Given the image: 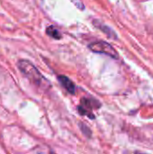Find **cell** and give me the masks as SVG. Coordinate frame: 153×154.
Masks as SVG:
<instances>
[{"label":"cell","mask_w":153,"mask_h":154,"mask_svg":"<svg viewBox=\"0 0 153 154\" xmlns=\"http://www.w3.org/2000/svg\"><path fill=\"white\" fill-rule=\"evenodd\" d=\"M18 68L21 72L35 86L41 89H48L50 88L49 81L41 74L37 68L32 65L30 61L25 60H21L18 62Z\"/></svg>","instance_id":"cell-1"},{"label":"cell","mask_w":153,"mask_h":154,"mask_svg":"<svg viewBox=\"0 0 153 154\" xmlns=\"http://www.w3.org/2000/svg\"><path fill=\"white\" fill-rule=\"evenodd\" d=\"M88 48L94 51V52H96V53H102V54H106L107 56H110L114 59H118L119 58V55H118V52L108 42H103V41H100V42H92L88 45Z\"/></svg>","instance_id":"cell-2"},{"label":"cell","mask_w":153,"mask_h":154,"mask_svg":"<svg viewBox=\"0 0 153 154\" xmlns=\"http://www.w3.org/2000/svg\"><path fill=\"white\" fill-rule=\"evenodd\" d=\"M58 79L60 80V84L63 86V88L71 95H74L76 93V86L73 83V81L71 79H69L68 77L63 76V75H60L58 77Z\"/></svg>","instance_id":"cell-3"},{"label":"cell","mask_w":153,"mask_h":154,"mask_svg":"<svg viewBox=\"0 0 153 154\" xmlns=\"http://www.w3.org/2000/svg\"><path fill=\"white\" fill-rule=\"evenodd\" d=\"M93 23H94V25H95L96 27H97L99 30H101V31H102L104 33H106L108 37L112 38L113 40L117 39V34H115V32L109 26H106V24L102 23L101 22H99V21H97V20H95Z\"/></svg>","instance_id":"cell-4"},{"label":"cell","mask_w":153,"mask_h":154,"mask_svg":"<svg viewBox=\"0 0 153 154\" xmlns=\"http://www.w3.org/2000/svg\"><path fill=\"white\" fill-rule=\"evenodd\" d=\"M80 105L83 107H85V108H87L88 110H92L94 108L95 109H97V108H99L101 106L100 103L97 100L93 99V98H88V97H83V98H81Z\"/></svg>","instance_id":"cell-5"},{"label":"cell","mask_w":153,"mask_h":154,"mask_svg":"<svg viewBox=\"0 0 153 154\" xmlns=\"http://www.w3.org/2000/svg\"><path fill=\"white\" fill-rule=\"evenodd\" d=\"M46 33H47L50 37H51V38H53V39H56V40H60V39L62 38L61 32H60L56 27H54V26H52V25H50V26L47 27V29H46Z\"/></svg>","instance_id":"cell-6"},{"label":"cell","mask_w":153,"mask_h":154,"mask_svg":"<svg viewBox=\"0 0 153 154\" xmlns=\"http://www.w3.org/2000/svg\"><path fill=\"white\" fill-rule=\"evenodd\" d=\"M78 113L81 115V116H87L88 117H90V119H95L96 116L92 114L91 110H88L85 107H83L81 105L78 106Z\"/></svg>","instance_id":"cell-7"},{"label":"cell","mask_w":153,"mask_h":154,"mask_svg":"<svg viewBox=\"0 0 153 154\" xmlns=\"http://www.w3.org/2000/svg\"><path fill=\"white\" fill-rule=\"evenodd\" d=\"M79 128H80V130L82 131V133L84 134L85 136H87V137H91L92 132H91V130H90L85 124L80 123V124H79Z\"/></svg>","instance_id":"cell-8"},{"label":"cell","mask_w":153,"mask_h":154,"mask_svg":"<svg viewBox=\"0 0 153 154\" xmlns=\"http://www.w3.org/2000/svg\"><path fill=\"white\" fill-rule=\"evenodd\" d=\"M73 2V4L80 10H84L85 9V5L83 4V2L81 0H71Z\"/></svg>","instance_id":"cell-9"}]
</instances>
